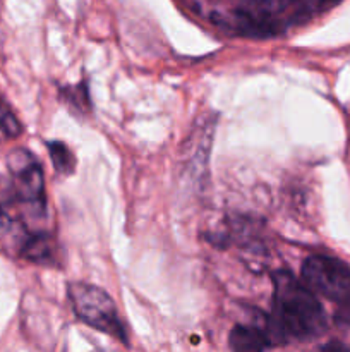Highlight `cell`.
I'll use <instances>...</instances> for the list:
<instances>
[{
	"label": "cell",
	"mask_w": 350,
	"mask_h": 352,
	"mask_svg": "<svg viewBox=\"0 0 350 352\" xmlns=\"http://www.w3.org/2000/svg\"><path fill=\"white\" fill-rule=\"evenodd\" d=\"M275 306L263 330L268 344H287L290 339L309 340L326 330V315L318 299L288 270L273 274Z\"/></svg>",
	"instance_id": "cell-1"
},
{
	"label": "cell",
	"mask_w": 350,
	"mask_h": 352,
	"mask_svg": "<svg viewBox=\"0 0 350 352\" xmlns=\"http://www.w3.org/2000/svg\"><path fill=\"white\" fill-rule=\"evenodd\" d=\"M69 301L75 316L86 325L108 333L120 342H127L126 329L119 318L115 302L103 289L74 282L69 285Z\"/></svg>",
	"instance_id": "cell-2"
},
{
	"label": "cell",
	"mask_w": 350,
	"mask_h": 352,
	"mask_svg": "<svg viewBox=\"0 0 350 352\" xmlns=\"http://www.w3.org/2000/svg\"><path fill=\"white\" fill-rule=\"evenodd\" d=\"M302 278L309 291L325 296L329 301L343 302L350 299V267L336 258L314 254L302 265Z\"/></svg>",
	"instance_id": "cell-3"
},
{
	"label": "cell",
	"mask_w": 350,
	"mask_h": 352,
	"mask_svg": "<svg viewBox=\"0 0 350 352\" xmlns=\"http://www.w3.org/2000/svg\"><path fill=\"white\" fill-rule=\"evenodd\" d=\"M9 170L12 172L16 198L45 208V182L40 162L30 151L16 150L9 155Z\"/></svg>",
	"instance_id": "cell-4"
},
{
	"label": "cell",
	"mask_w": 350,
	"mask_h": 352,
	"mask_svg": "<svg viewBox=\"0 0 350 352\" xmlns=\"http://www.w3.org/2000/svg\"><path fill=\"white\" fill-rule=\"evenodd\" d=\"M229 346L232 352H264L268 339L257 327L237 325L230 332Z\"/></svg>",
	"instance_id": "cell-5"
},
{
	"label": "cell",
	"mask_w": 350,
	"mask_h": 352,
	"mask_svg": "<svg viewBox=\"0 0 350 352\" xmlns=\"http://www.w3.org/2000/svg\"><path fill=\"white\" fill-rule=\"evenodd\" d=\"M232 28L244 36L266 38L278 33V28L273 21L264 16H254L249 12H237L232 19Z\"/></svg>",
	"instance_id": "cell-6"
},
{
	"label": "cell",
	"mask_w": 350,
	"mask_h": 352,
	"mask_svg": "<svg viewBox=\"0 0 350 352\" xmlns=\"http://www.w3.org/2000/svg\"><path fill=\"white\" fill-rule=\"evenodd\" d=\"M23 256L38 265H55V243L48 234L33 236L23 246Z\"/></svg>",
	"instance_id": "cell-7"
},
{
	"label": "cell",
	"mask_w": 350,
	"mask_h": 352,
	"mask_svg": "<svg viewBox=\"0 0 350 352\" xmlns=\"http://www.w3.org/2000/svg\"><path fill=\"white\" fill-rule=\"evenodd\" d=\"M47 146L55 170L64 175L72 174L75 168V157L71 151V148L65 143H62V141H50Z\"/></svg>",
	"instance_id": "cell-8"
},
{
	"label": "cell",
	"mask_w": 350,
	"mask_h": 352,
	"mask_svg": "<svg viewBox=\"0 0 350 352\" xmlns=\"http://www.w3.org/2000/svg\"><path fill=\"white\" fill-rule=\"evenodd\" d=\"M0 131L9 138H17L23 133V126L2 100H0Z\"/></svg>",
	"instance_id": "cell-9"
},
{
	"label": "cell",
	"mask_w": 350,
	"mask_h": 352,
	"mask_svg": "<svg viewBox=\"0 0 350 352\" xmlns=\"http://www.w3.org/2000/svg\"><path fill=\"white\" fill-rule=\"evenodd\" d=\"M62 93H64V98L67 100V103L72 109L79 110V112L89 110L88 91H86V88L82 85L74 86V88H65Z\"/></svg>",
	"instance_id": "cell-10"
},
{
	"label": "cell",
	"mask_w": 350,
	"mask_h": 352,
	"mask_svg": "<svg viewBox=\"0 0 350 352\" xmlns=\"http://www.w3.org/2000/svg\"><path fill=\"white\" fill-rule=\"evenodd\" d=\"M253 2L254 6L257 7V10H259L263 16H266V14L281 12L285 7H288L292 2H295V0H253Z\"/></svg>",
	"instance_id": "cell-11"
},
{
	"label": "cell",
	"mask_w": 350,
	"mask_h": 352,
	"mask_svg": "<svg viewBox=\"0 0 350 352\" xmlns=\"http://www.w3.org/2000/svg\"><path fill=\"white\" fill-rule=\"evenodd\" d=\"M335 322L336 325L350 327V299L349 301H343L342 305H340V308L336 309Z\"/></svg>",
	"instance_id": "cell-12"
},
{
	"label": "cell",
	"mask_w": 350,
	"mask_h": 352,
	"mask_svg": "<svg viewBox=\"0 0 350 352\" xmlns=\"http://www.w3.org/2000/svg\"><path fill=\"white\" fill-rule=\"evenodd\" d=\"M319 352H350V347H347L345 344L338 342V340H331V342H328L326 346H323Z\"/></svg>",
	"instance_id": "cell-13"
},
{
	"label": "cell",
	"mask_w": 350,
	"mask_h": 352,
	"mask_svg": "<svg viewBox=\"0 0 350 352\" xmlns=\"http://www.w3.org/2000/svg\"><path fill=\"white\" fill-rule=\"evenodd\" d=\"M342 0H319V9L321 10H328L331 7H335L336 3H340Z\"/></svg>",
	"instance_id": "cell-14"
}]
</instances>
